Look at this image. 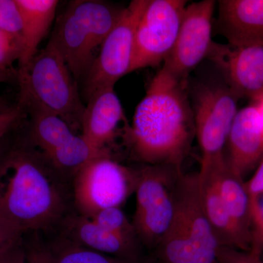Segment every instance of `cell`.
<instances>
[{
  "label": "cell",
  "mask_w": 263,
  "mask_h": 263,
  "mask_svg": "<svg viewBox=\"0 0 263 263\" xmlns=\"http://www.w3.org/2000/svg\"><path fill=\"white\" fill-rule=\"evenodd\" d=\"M187 80L162 67L137 105L128 138L137 158L148 165H166L181 172L195 136Z\"/></svg>",
  "instance_id": "obj_1"
},
{
  "label": "cell",
  "mask_w": 263,
  "mask_h": 263,
  "mask_svg": "<svg viewBox=\"0 0 263 263\" xmlns=\"http://www.w3.org/2000/svg\"><path fill=\"white\" fill-rule=\"evenodd\" d=\"M65 202L54 176L32 152L17 148L0 162V214L22 233L54 226Z\"/></svg>",
  "instance_id": "obj_2"
},
{
  "label": "cell",
  "mask_w": 263,
  "mask_h": 263,
  "mask_svg": "<svg viewBox=\"0 0 263 263\" xmlns=\"http://www.w3.org/2000/svg\"><path fill=\"white\" fill-rule=\"evenodd\" d=\"M174 204L171 226L157 248L161 263H217L221 247L202 206L198 174L178 176Z\"/></svg>",
  "instance_id": "obj_3"
},
{
  "label": "cell",
  "mask_w": 263,
  "mask_h": 263,
  "mask_svg": "<svg viewBox=\"0 0 263 263\" xmlns=\"http://www.w3.org/2000/svg\"><path fill=\"white\" fill-rule=\"evenodd\" d=\"M19 105L58 116L70 124H81L85 107L76 80L52 40L30 63L18 70Z\"/></svg>",
  "instance_id": "obj_4"
},
{
  "label": "cell",
  "mask_w": 263,
  "mask_h": 263,
  "mask_svg": "<svg viewBox=\"0 0 263 263\" xmlns=\"http://www.w3.org/2000/svg\"><path fill=\"white\" fill-rule=\"evenodd\" d=\"M123 8L95 0L71 3L51 40L76 80L86 76L95 53L117 24Z\"/></svg>",
  "instance_id": "obj_5"
},
{
  "label": "cell",
  "mask_w": 263,
  "mask_h": 263,
  "mask_svg": "<svg viewBox=\"0 0 263 263\" xmlns=\"http://www.w3.org/2000/svg\"><path fill=\"white\" fill-rule=\"evenodd\" d=\"M181 172L166 165H148L138 173L133 224L141 243L159 247L174 214V188Z\"/></svg>",
  "instance_id": "obj_6"
},
{
  "label": "cell",
  "mask_w": 263,
  "mask_h": 263,
  "mask_svg": "<svg viewBox=\"0 0 263 263\" xmlns=\"http://www.w3.org/2000/svg\"><path fill=\"white\" fill-rule=\"evenodd\" d=\"M138 174L109 155L85 164L76 173L73 183L74 202L80 215L91 218L103 209L120 206L136 190Z\"/></svg>",
  "instance_id": "obj_7"
},
{
  "label": "cell",
  "mask_w": 263,
  "mask_h": 263,
  "mask_svg": "<svg viewBox=\"0 0 263 263\" xmlns=\"http://www.w3.org/2000/svg\"><path fill=\"white\" fill-rule=\"evenodd\" d=\"M148 1L133 0L124 8L86 74L84 94L86 100L101 90L114 88L119 79L130 73L137 27Z\"/></svg>",
  "instance_id": "obj_8"
},
{
  "label": "cell",
  "mask_w": 263,
  "mask_h": 263,
  "mask_svg": "<svg viewBox=\"0 0 263 263\" xmlns=\"http://www.w3.org/2000/svg\"><path fill=\"white\" fill-rule=\"evenodd\" d=\"M187 5L184 0L148 1L137 27L130 73L164 63L174 48Z\"/></svg>",
  "instance_id": "obj_9"
},
{
  "label": "cell",
  "mask_w": 263,
  "mask_h": 263,
  "mask_svg": "<svg viewBox=\"0 0 263 263\" xmlns=\"http://www.w3.org/2000/svg\"><path fill=\"white\" fill-rule=\"evenodd\" d=\"M239 100L228 85H202L197 89L193 108L201 167L226 155L224 147Z\"/></svg>",
  "instance_id": "obj_10"
},
{
  "label": "cell",
  "mask_w": 263,
  "mask_h": 263,
  "mask_svg": "<svg viewBox=\"0 0 263 263\" xmlns=\"http://www.w3.org/2000/svg\"><path fill=\"white\" fill-rule=\"evenodd\" d=\"M215 6L214 0L186 6L174 48L162 66L172 75L187 80L190 72L209 57L214 43L212 33Z\"/></svg>",
  "instance_id": "obj_11"
},
{
  "label": "cell",
  "mask_w": 263,
  "mask_h": 263,
  "mask_svg": "<svg viewBox=\"0 0 263 263\" xmlns=\"http://www.w3.org/2000/svg\"><path fill=\"white\" fill-rule=\"evenodd\" d=\"M209 58L219 66L238 98L252 101L263 95V43L232 46L214 43Z\"/></svg>",
  "instance_id": "obj_12"
},
{
  "label": "cell",
  "mask_w": 263,
  "mask_h": 263,
  "mask_svg": "<svg viewBox=\"0 0 263 263\" xmlns=\"http://www.w3.org/2000/svg\"><path fill=\"white\" fill-rule=\"evenodd\" d=\"M226 145L228 165L243 179L263 159V122L255 103L238 110Z\"/></svg>",
  "instance_id": "obj_13"
},
{
  "label": "cell",
  "mask_w": 263,
  "mask_h": 263,
  "mask_svg": "<svg viewBox=\"0 0 263 263\" xmlns=\"http://www.w3.org/2000/svg\"><path fill=\"white\" fill-rule=\"evenodd\" d=\"M215 27L232 46L263 43V0H221Z\"/></svg>",
  "instance_id": "obj_14"
},
{
  "label": "cell",
  "mask_w": 263,
  "mask_h": 263,
  "mask_svg": "<svg viewBox=\"0 0 263 263\" xmlns=\"http://www.w3.org/2000/svg\"><path fill=\"white\" fill-rule=\"evenodd\" d=\"M125 121L124 109L114 88H107L88 100L81 119V136L98 149L108 150L107 145L115 138L121 123Z\"/></svg>",
  "instance_id": "obj_15"
},
{
  "label": "cell",
  "mask_w": 263,
  "mask_h": 263,
  "mask_svg": "<svg viewBox=\"0 0 263 263\" xmlns=\"http://www.w3.org/2000/svg\"><path fill=\"white\" fill-rule=\"evenodd\" d=\"M219 190L238 242V250L249 252L251 220L249 195L243 179L228 165L226 156L216 161Z\"/></svg>",
  "instance_id": "obj_16"
},
{
  "label": "cell",
  "mask_w": 263,
  "mask_h": 263,
  "mask_svg": "<svg viewBox=\"0 0 263 263\" xmlns=\"http://www.w3.org/2000/svg\"><path fill=\"white\" fill-rule=\"evenodd\" d=\"M67 231L70 240L100 253L128 259H140L138 242L99 226L92 219L80 215L69 219Z\"/></svg>",
  "instance_id": "obj_17"
},
{
  "label": "cell",
  "mask_w": 263,
  "mask_h": 263,
  "mask_svg": "<svg viewBox=\"0 0 263 263\" xmlns=\"http://www.w3.org/2000/svg\"><path fill=\"white\" fill-rule=\"evenodd\" d=\"M22 18V51L18 70L37 55L40 43L47 34L56 14L57 0H15Z\"/></svg>",
  "instance_id": "obj_18"
},
{
  "label": "cell",
  "mask_w": 263,
  "mask_h": 263,
  "mask_svg": "<svg viewBox=\"0 0 263 263\" xmlns=\"http://www.w3.org/2000/svg\"><path fill=\"white\" fill-rule=\"evenodd\" d=\"M216 160L200 167L198 173L202 206L220 247L238 250V239L221 196Z\"/></svg>",
  "instance_id": "obj_19"
},
{
  "label": "cell",
  "mask_w": 263,
  "mask_h": 263,
  "mask_svg": "<svg viewBox=\"0 0 263 263\" xmlns=\"http://www.w3.org/2000/svg\"><path fill=\"white\" fill-rule=\"evenodd\" d=\"M31 139L44 155L75 135L70 124L58 116L37 110H31Z\"/></svg>",
  "instance_id": "obj_20"
},
{
  "label": "cell",
  "mask_w": 263,
  "mask_h": 263,
  "mask_svg": "<svg viewBox=\"0 0 263 263\" xmlns=\"http://www.w3.org/2000/svg\"><path fill=\"white\" fill-rule=\"evenodd\" d=\"M105 155H109L108 150L98 149L82 136L74 135L45 157L55 168L76 174L90 161Z\"/></svg>",
  "instance_id": "obj_21"
},
{
  "label": "cell",
  "mask_w": 263,
  "mask_h": 263,
  "mask_svg": "<svg viewBox=\"0 0 263 263\" xmlns=\"http://www.w3.org/2000/svg\"><path fill=\"white\" fill-rule=\"evenodd\" d=\"M52 263H142L140 259H128L100 253L70 239L62 240L48 248Z\"/></svg>",
  "instance_id": "obj_22"
},
{
  "label": "cell",
  "mask_w": 263,
  "mask_h": 263,
  "mask_svg": "<svg viewBox=\"0 0 263 263\" xmlns=\"http://www.w3.org/2000/svg\"><path fill=\"white\" fill-rule=\"evenodd\" d=\"M89 219H92L99 226L121 235L126 239L141 243L137 237L133 222H129L119 207L103 209Z\"/></svg>",
  "instance_id": "obj_23"
},
{
  "label": "cell",
  "mask_w": 263,
  "mask_h": 263,
  "mask_svg": "<svg viewBox=\"0 0 263 263\" xmlns=\"http://www.w3.org/2000/svg\"><path fill=\"white\" fill-rule=\"evenodd\" d=\"M251 247L249 253L261 258L263 252V193L249 195Z\"/></svg>",
  "instance_id": "obj_24"
},
{
  "label": "cell",
  "mask_w": 263,
  "mask_h": 263,
  "mask_svg": "<svg viewBox=\"0 0 263 263\" xmlns=\"http://www.w3.org/2000/svg\"><path fill=\"white\" fill-rule=\"evenodd\" d=\"M22 38L0 29V67L8 69L22 55Z\"/></svg>",
  "instance_id": "obj_25"
},
{
  "label": "cell",
  "mask_w": 263,
  "mask_h": 263,
  "mask_svg": "<svg viewBox=\"0 0 263 263\" xmlns=\"http://www.w3.org/2000/svg\"><path fill=\"white\" fill-rule=\"evenodd\" d=\"M0 29L22 38V18L15 0H0Z\"/></svg>",
  "instance_id": "obj_26"
},
{
  "label": "cell",
  "mask_w": 263,
  "mask_h": 263,
  "mask_svg": "<svg viewBox=\"0 0 263 263\" xmlns=\"http://www.w3.org/2000/svg\"><path fill=\"white\" fill-rule=\"evenodd\" d=\"M217 263H263V261L251 255L248 252L221 247L218 252Z\"/></svg>",
  "instance_id": "obj_27"
},
{
  "label": "cell",
  "mask_w": 263,
  "mask_h": 263,
  "mask_svg": "<svg viewBox=\"0 0 263 263\" xmlns=\"http://www.w3.org/2000/svg\"><path fill=\"white\" fill-rule=\"evenodd\" d=\"M23 235L15 224L0 214V255Z\"/></svg>",
  "instance_id": "obj_28"
},
{
  "label": "cell",
  "mask_w": 263,
  "mask_h": 263,
  "mask_svg": "<svg viewBox=\"0 0 263 263\" xmlns=\"http://www.w3.org/2000/svg\"><path fill=\"white\" fill-rule=\"evenodd\" d=\"M0 263H27L23 236L13 242L0 255Z\"/></svg>",
  "instance_id": "obj_29"
},
{
  "label": "cell",
  "mask_w": 263,
  "mask_h": 263,
  "mask_svg": "<svg viewBox=\"0 0 263 263\" xmlns=\"http://www.w3.org/2000/svg\"><path fill=\"white\" fill-rule=\"evenodd\" d=\"M22 108L16 107H0V141L20 117Z\"/></svg>",
  "instance_id": "obj_30"
},
{
  "label": "cell",
  "mask_w": 263,
  "mask_h": 263,
  "mask_svg": "<svg viewBox=\"0 0 263 263\" xmlns=\"http://www.w3.org/2000/svg\"><path fill=\"white\" fill-rule=\"evenodd\" d=\"M27 263H52L47 247L37 242L26 245Z\"/></svg>",
  "instance_id": "obj_31"
},
{
  "label": "cell",
  "mask_w": 263,
  "mask_h": 263,
  "mask_svg": "<svg viewBox=\"0 0 263 263\" xmlns=\"http://www.w3.org/2000/svg\"><path fill=\"white\" fill-rule=\"evenodd\" d=\"M245 183L249 195L263 193V159L256 167L253 176Z\"/></svg>",
  "instance_id": "obj_32"
},
{
  "label": "cell",
  "mask_w": 263,
  "mask_h": 263,
  "mask_svg": "<svg viewBox=\"0 0 263 263\" xmlns=\"http://www.w3.org/2000/svg\"><path fill=\"white\" fill-rule=\"evenodd\" d=\"M10 71L8 69L3 68L0 67V83L3 82L8 79Z\"/></svg>",
  "instance_id": "obj_33"
}]
</instances>
